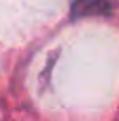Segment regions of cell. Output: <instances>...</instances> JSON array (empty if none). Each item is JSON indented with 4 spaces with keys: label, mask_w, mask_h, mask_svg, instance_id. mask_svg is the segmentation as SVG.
<instances>
[{
    "label": "cell",
    "mask_w": 119,
    "mask_h": 121,
    "mask_svg": "<svg viewBox=\"0 0 119 121\" xmlns=\"http://www.w3.org/2000/svg\"><path fill=\"white\" fill-rule=\"evenodd\" d=\"M114 7V0H74L75 16H103L109 14Z\"/></svg>",
    "instance_id": "obj_1"
}]
</instances>
